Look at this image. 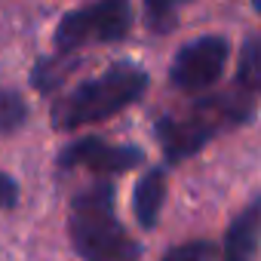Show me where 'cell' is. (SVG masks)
Here are the masks:
<instances>
[{"instance_id": "6da1fadb", "label": "cell", "mask_w": 261, "mask_h": 261, "mask_svg": "<svg viewBox=\"0 0 261 261\" xmlns=\"http://www.w3.org/2000/svg\"><path fill=\"white\" fill-rule=\"evenodd\" d=\"M71 246L83 261H139V246L117 221L114 185L98 181L71 200Z\"/></svg>"}, {"instance_id": "7a4b0ae2", "label": "cell", "mask_w": 261, "mask_h": 261, "mask_svg": "<svg viewBox=\"0 0 261 261\" xmlns=\"http://www.w3.org/2000/svg\"><path fill=\"white\" fill-rule=\"evenodd\" d=\"M145 89H148L145 68H139L133 62H117L105 74L80 83L65 98H59L53 105L49 117L59 129H77L86 123H98V120L114 117L126 105L139 101Z\"/></svg>"}, {"instance_id": "3957f363", "label": "cell", "mask_w": 261, "mask_h": 261, "mask_svg": "<svg viewBox=\"0 0 261 261\" xmlns=\"http://www.w3.org/2000/svg\"><path fill=\"white\" fill-rule=\"evenodd\" d=\"M252 114L249 98H206L200 108H194L188 117H163L157 120V139L163 145V154L169 163L188 160L197 154L212 136H218V129L224 123H243Z\"/></svg>"}, {"instance_id": "277c9868", "label": "cell", "mask_w": 261, "mask_h": 261, "mask_svg": "<svg viewBox=\"0 0 261 261\" xmlns=\"http://www.w3.org/2000/svg\"><path fill=\"white\" fill-rule=\"evenodd\" d=\"M129 28H133V10L126 0H98L62 16L56 28V49L71 53L89 43H114L123 40Z\"/></svg>"}, {"instance_id": "5b68a950", "label": "cell", "mask_w": 261, "mask_h": 261, "mask_svg": "<svg viewBox=\"0 0 261 261\" xmlns=\"http://www.w3.org/2000/svg\"><path fill=\"white\" fill-rule=\"evenodd\" d=\"M230 56V46L224 37H200V40H191L178 49V56L172 59V68H169V80L185 89V92H197V89H206L212 86L221 71H224V62Z\"/></svg>"}, {"instance_id": "8992f818", "label": "cell", "mask_w": 261, "mask_h": 261, "mask_svg": "<svg viewBox=\"0 0 261 261\" xmlns=\"http://www.w3.org/2000/svg\"><path fill=\"white\" fill-rule=\"evenodd\" d=\"M145 160L136 145H111L105 139H80L59 154V169H89V172H126Z\"/></svg>"}, {"instance_id": "52a82bcc", "label": "cell", "mask_w": 261, "mask_h": 261, "mask_svg": "<svg viewBox=\"0 0 261 261\" xmlns=\"http://www.w3.org/2000/svg\"><path fill=\"white\" fill-rule=\"evenodd\" d=\"M261 243V197H255L227 227L221 261H255Z\"/></svg>"}, {"instance_id": "ba28073f", "label": "cell", "mask_w": 261, "mask_h": 261, "mask_svg": "<svg viewBox=\"0 0 261 261\" xmlns=\"http://www.w3.org/2000/svg\"><path fill=\"white\" fill-rule=\"evenodd\" d=\"M166 203V175L163 169H151L139 178L136 197H133V212L142 227H154L160 218V209Z\"/></svg>"}, {"instance_id": "9c48e42d", "label": "cell", "mask_w": 261, "mask_h": 261, "mask_svg": "<svg viewBox=\"0 0 261 261\" xmlns=\"http://www.w3.org/2000/svg\"><path fill=\"white\" fill-rule=\"evenodd\" d=\"M237 83L246 92H261V31L252 34L243 43L240 68H237Z\"/></svg>"}, {"instance_id": "30bf717a", "label": "cell", "mask_w": 261, "mask_h": 261, "mask_svg": "<svg viewBox=\"0 0 261 261\" xmlns=\"http://www.w3.org/2000/svg\"><path fill=\"white\" fill-rule=\"evenodd\" d=\"M28 120V105L19 92L0 89V133H16Z\"/></svg>"}, {"instance_id": "8fae6325", "label": "cell", "mask_w": 261, "mask_h": 261, "mask_svg": "<svg viewBox=\"0 0 261 261\" xmlns=\"http://www.w3.org/2000/svg\"><path fill=\"white\" fill-rule=\"evenodd\" d=\"M163 261H215V249L203 240H194V243H185V246H175L172 252H166Z\"/></svg>"}, {"instance_id": "7c38bea8", "label": "cell", "mask_w": 261, "mask_h": 261, "mask_svg": "<svg viewBox=\"0 0 261 261\" xmlns=\"http://www.w3.org/2000/svg\"><path fill=\"white\" fill-rule=\"evenodd\" d=\"M148 19L157 31H166L175 19V7L172 4H163V0H154V4H148Z\"/></svg>"}, {"instance_id": "4fadbf2b", "label": "cell", "mask_w": 261, "mask_h": 261, "mask_svg": "<svg viewBox=\"0 0 261 261\" xmlns=\"http://www.w3.org/2000/svg\"><path fill=\"white\" fill-rule=\"evenodd\" d=\"M16 203H19V185L7 172H0V209H13Z\"/></svg>"}, {"instance_id": "5bb4252c", "label": "cell", "mask_w": 261, "mask_h": 261, "mask_svg": "<svg viewBox=\"0 0 261 261\" xmlns=\"http://www.w3.org/2000/svg\"><path fill=\"white\" fill-rule=\"evenodd\" d=\"M255 10H258V13H261V4H255Z\"/></svg>"}]
</instances>
